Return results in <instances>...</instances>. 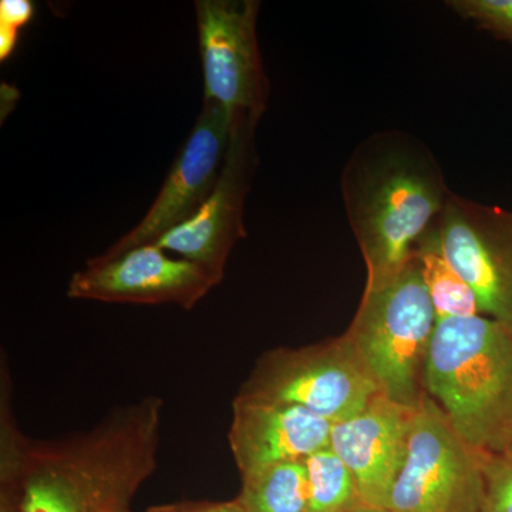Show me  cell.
<instances>
[{
  "label": "cell",
  "mask_w": 512,
  "mask_h": 512,
  "mask_svg": "<svg viewBox=\"0 0 512 512\" xmlns=\"http://www.w3.org/2000/svg\"><path fill=\"white\" fill-rule=\"evenodd\" d=\"M485 504L483 512H512V463L484 458Z\"/></svg>",
  "instance_id": "cell-18"
},
{
  "label": "cell",
  "mask_w": 512,
  "mask_h": 512,
  "mask_svg": "<svg viewBox=\"0 0 512 512\" xmlns=\"http://www.w3.org/2000/svg\"><path fill=\"white\" fill-rule=\"evenodd\" d=\"M259 2H195L204 100L225 110L232 126L258 124L266 110L269 80L259 52Z\"/></svg>",
  "instance_id": "cell-7"
},
{
  "label": "cell",
  "mask_w": 512,
  "mask_h": 512,
  "mask_svg": "<svg viewBox=\"0 0 512 512\" xmlns=\"http://www.w3.org/2000/svg\"><path fill=\"white\" fill-rule=\"evenodd\" d=\"M35 5L30 0L0 2V60L5 62L18 45L20 29L33 19Z\"/></svg>",
  "instance_id": "cell-19"
},
{
  "label": "cell",
  "mask_w": 512,
  "mask_h": 512,
  "mask_svg": "<svg viewBox=\"0 0 512 512\" xmlns=\"http://www.w3.org/2000/svg\"><path fill=\"white\" fill-rule=\"evenodd\" d=\"M258 124L232 126L227 156L217 184L200 210L168 232L158 247L204 268L221 284L225 265L239 239L247 237L245 201L256 170L255 133Z\"/></svg>",
  "instance_id": "cell-11"
},
{
  "label": "cell",
  "mask_w": 512,
  "mask_h": 512,
  "mask_svg": "<svg viewBox=\"0 0 512 512\" xmlns=\"http://www.w3.org/2000/svg\"><path fill=\"white\" fill-rule=\"evenodd\" d=\"M416 407L379 393L352 419L332 424L329 446L349 467L360 498L370 507L386 510L406 460Z\"/></svg>",
  "instance_id": "cell-12"
},
{
  "label": "cell",
  "mask_w": 512,
  "mask_h": 512,
  "mask_svg": "<svg viewBox=\"0 0 512 512\" xmlns=\"http://www.w3.org/2000/svg\"><path fill=\"white\" fill-rule=\"evenodd\" d=\"M436 323V312L413 254L396 278L365 291L346 335L382 392L394 402L416 407L423 397L419 375H423Z\"/></svg>",
  "instance_id": "cell-4"
},
{
  "label": "cell",
  "mask_w": 512,
  "mask_h": 512,
  "mask_svg": "<svg viewBox=\"0 0 512 512\" xmlns=\"http://www.w3.org/2000/svg\"><path fill=\"white\" fill-rule=\"evenodd\" d=\"M245 512H306L308 477L305 461H291L242 478L235 498Z\"/></svg>",
  "instance_id": "cell-15"
},
{
  "label": "cell",
  "mask_w": 512,
  "mask_h": 512,
  "mask_svg": "<svg viewBox=\"0 0 512 512\" xmlns=\"http://www.w3.org/2000/svg\"><path fill=\"white\" fill-rule=\"evenodd\" d=\"M485 454L468 446L429 394L414 413L389 512H483Z\"/></svg>",
  "instance_id": "cell-6"
},
{
  "label": "cell",
  "mask_w": 512,
  "mask_h": 512,
  "mask_svg": "<svg viewBox=\"0 0 512 512\" xmlns=\"http://www.w3.org/2000/svg\"><path fill=\"white\" fill-rule=\"evenodd\" d=\"M436 225L444 254L480 312L512 326V211L451 194Z\"/></svg>",
  "instance_id": "cell-9"
},
{
  "label": "cell",
  "mask_w": 512,
  "mask_h": 512,
  "mask_svg": "<svg viewBox=\"0 0 512 512\" xmlns=\"http://www.w3.org/2000/svg\"><path fill=\"white\" fill-rule=\"evenodd\" d=\"M126 512H131L130 510L126 511Z\"/></svg>",
  "instance_id": "cell-24"
},
{
  "label": "cell",
  "mask_w": 512,
  "mask_h": 512,
  "mask_svg": "<svg viewBox=\"0 0 512 512\" xmlns=\"http://www.w3.org/2000/svg\"><path fill=\"white\" fill-rule=\"evenodd\" d=\"M414 254L419 261L424 285L429 291L436 319L470 318L480 315L476 295L441 248L439 229H429Z\"/></svg>",
  "instance_id": "cell-14"
},
{
  "label": "cell",
  "mask_w": 512,
  "mask_h": 512,
  "mask_svg": "<svg viewBox=\"0 0 512 512\" xmlns=\"http://www.w3.org/2000/svg\"><path fill=\"white\" fill-rule=\"evenodd\" d=\"M2 512H16L15 508L10 507L8 504H2Z\"/></svg>",
  "instance_id": "cell-23"
},
{
  "label": "cell",
  "mask_w": 512,
  "mask_h": 512,
  "mask_svg": "<svg viewBox=\"0 0 512 512\" xmlns=\"http://www.w3.org/2000/svg\"><path fill=\"white\" fill-rule=\"evenodd\" d=\"M350 512H389L387 510H383V508L370 507V505H360V507L355 508V510Z\"/></svg>",
  "instance_id": "cell-22"
},
{
  "label": "cell",
  "mask_w": 512,
  "mask_h": 512,
  "mask_svg": "<svg viewBox=\"0 0 512 512\" xmlns=\"http://www.w3.org/2000/svg\"><path fill=\"white\" fill-rule=\"evenodd\" d=\"M305 464L308 477L306 512H350L365 504L349 467L330 446L306 458Z\"/></svg>",
  "instance_id": "cell-16"
},
{
  "label": "cell",
  "mask_w": 512,
  "mask_h": 512,
  "mask_svg": "<svg viewBox=\"0 0 512 512\" xmlns=\"http://www.w3.org/2000/svg\"><path fill=\"white\" fill-rule=\"evenodd\" d=\"M332 423L303 409L235 396L228 443L241 478L278 464L305 461L329 447Z\"/></svg>",
  "instance_id": "cell-13"
},
{
  "label": "cell",
  "mask_w": 512,
  "mask_h": 512,
  "mask_svg": "<svg viewBox=\"0 0 512 512\" xmlns=\"http://www.w3.org/2000/svg\"><path fill=\"white\" fill-rule=\"evenodd\" d=\"M147 512H245L237 500L227 503H210V501H185L151 507Z\"/></svg>",
  "instance_id": "cell-20"
},
{
  "label": "cell",
  "mask_w": 512,
  "mask_h": 512,
  "mask_svg": "<svg viewBox=\"0 0 512 512\" xmlns=\"http://www.w3.org/2000/svg\"><path fill=\"white\" fill-rule=\"evenodd\" d=\"M423 384L468 446L503 451L512 430V326L480 315L437 320Z\"/></svg>",
  "instance_id": "cell-3"
},
{
  "label": "cell",
  "mask_w": 512,
  "mask_h": 512,
  "mask_svg": "<svg viewBox=\"0 0 512 512\" xmlns=\"http://www.w3.org/2000/svg\"><path fill=\"white\" fill-rule=\"evenodd\" d=\"M342 192L367 266L365 291L403 271L451 197L429 148L397 131L376 134L356 148Z\"/></svg>",
  "instance_id": "cell-2"
},
{
  "label": "cell",
  "mask_w": 512,
  "mask_h": 512,
  "mask_svg": "<svg viewBox=\"0 0 512 512\" xmlns=\"http://www.w3.org/2000/svg\"><path fill=\"white\" fill-rule=\"evenodd\" d=\"M232 124L222 107L202 101L200 116L192 127L156 200L136 227L111 245L100 258L109 259L143 245L157 244L180 227L210 197L227 156Z\"/></svg>",
  "instance_id": "cell-10"
},
{
  "label": "cell",
  "mask_w": 512,
  "mask_h": 512,
  "mask_svg": "<svg viewBox=\"0 0 512 512\" xmlns=\"http://www.w3.org/2000/svg\"><path fill=\"white\" fill-rule=\"evenodd\" d=\"M164 400L148 394L114 407L87 431L26 439L2 389V504L16 512H126L157 470Z\"/></svg>",
  "instance_id": "cell-1"
},
{
  "label": "cell",
  "mask_w": 512,
  "mask_h": 512,
  "mask_svg": "<svg viewBox=\"0 0 512 512\" xmlns=\"http://www.w3.org/2000/svg\"><path fill=\"white\" fill-rule=\"evenodd\" d=\"M448 5L461 18L512 42V0H453Z\"/></svg>",
  "instance_id": "cell-17"
},
{
  "label": "cell",
  "mask_w": 512,
  "mask_h": 512,
  "mask_svg": "<svg viewBox=\"0 0 512 512\" xmlns=\"http://www.w3.org/2000/svg\"><path fill=\"white\" fill-rule=\"evenodd\" d=\"M383 393L349 336L275 349L256 362L239 396L303 407L329 423L352 419Z\"/></svg>",
  "instance_id": "cell-5"
},
{
  "label": "cell",
  "mask_w": 512,
  "mask_h": 512,
  "mask_svg": "<svg viewBox=\"0 0 512 512\" xmlns=\"http://www.w3.org/2000/svg\"><path fill=\"white\" fill-rule=\"evenodd\" d=\"M503 451L505 457H507V460L510 461V463H512V430L510 436H508L507 441H505Z\"/></svg>",
  "instance_id": "cell-21"
},
{
  "label": "cell",
  "mask_w": 512,
  "mask_h": 512,
  "mask_svg": "<svg viewBox=\"0 0 512 512\" xmlns=\"http://www.w3.org/2000/svg\"><path fill=\"white\" fill-rule=\"evenodd\" d=\"M217 285L201 266L150 244L114 258L93 256L74 272L67 296L121 305H177L190 311Z\"/></svg>",
  "instance_id": "cell-8"
}]
</instances>
